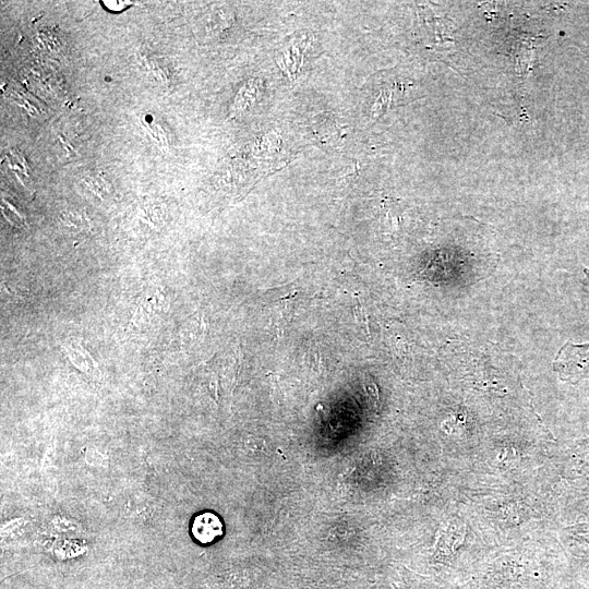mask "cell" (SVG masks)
<instances>
[{
	"label": "cell",
	"mask_w": 589,
	"mask_h": 589,
	"mask_svg": "<svg viewBox=\"0 0 589 589\" xmlns=\"http://www.w3.org/2000/svg\"><path fill=\"white\" fill-rule=\"evenodd\" d=\"M191 532L194 539L200 543H212L223 536V521L216 514L212 512L201 513L194 517L191 526Z\"/></svg>",
	"instance_id": "7a4b0ae2"
},
{
	"label": "cell",
	"mask_w": 589,
	"mask_h": 589,
	"mask_svg": "<svg viewBox=\"0 0 589 589\" xmlns=\"http://www.w3.org/2000/svg\"><path fill=\"white\" fill-rule=\"evenodd\" d=\"M5 160L14 177L27 189L28 182L31 181L29 167L23 155L15 149H11L7 153Z\"/></svg>",
	"instance_id": "5b68a950"
},
{
	"label": "cell",
	"mask_w": 589,
	"mask_h": 589,
	"mask_svg": "<svg viewBox=\"0 0 589 589\" xmlns=\"http://www.w3.org/2000/svg\"><path fill=\"white\" fill-rule=\"evenodd\" d=\"M83 182L98 197L109 193V183L100 173L91 172L83 178Z\"/></svg>",
	"instance_id": "52a82bcc"
},
{
	"label": "cell",
	"mask_w": 589,
	"mask_h": 589,
	"mask_svg": "<svg viewBox=\"0 0 589 589\" xmlns=\"http://www.w3.org/2000/svg\"><path fill=\"white\" fill-rule=\"evenodd\" d=\"M60 220L69 229H79L85 224L84 217L77 212H64L60 215Z\"/></svg>",
	"instance_id": "9c48e42d"
},
{
	"label": "cell",
	"mask_w": 589,
	"mask_h": 589,
	"mask_svg": "<svg viewBox=\"0 0 589 589\" xmlns=\"http://www.w3.org/2000/svg\"><path fill=\"white\" fill-rule=\"evenodd\" d=\"M142 61L146 72L154 81L168 85L171 82V71L164 59L154 55H143Z\"/></svg>",
	"instance_id": "277c9868"
},
{
	"label": "cell",
	"mask_w": 589,
	"mask_h": 589,
	"mask_svg": "<svg viewBox=\"0 0 589 589\" xmlns=\"http://www.w3.org/2000/svg\"><path fill=\"white\" fill-rule=\"evenodd\" d=\"M101 4L109 11L111 12H119V11H122L124 10L125 8H128L130 4H132L131 2L129 1H113V0H109V1H101Z\"/></svg>",
	"instance_id": "8fae6325"
},
{
	"label": "cell",
	"mask_w": 589,
	"mask_h": 589,
	"mask_svg": "<svg viewBox=\"0 0 589 589\" xmlns=\"http://www.w3.org/2000/svg\"><path fill=\"white\" fill-rule=\"evenodd\" d=\"M293 315V302L291 300H280L271 310L269 318L276 332L283 330L291 321Z\"/></svg>",
	"instance_id": "8992f818"
},
{
	"label": "cell",
	"mask_w": 589,
	"mask_h": 589,
	"mask_svg": "<svg viewBox=\"0 0 589 589\" xmlns=\"http://www.w3.org/2000/svg\"><path fill=\"white\" fill-rule=\"evenodd\" d=\"M553 370L566 382L578 383L589 377V342L575 345L566 341L553 361Z\"/></svg>",
	"instance_id": "6da1fadb"
},
{
	"label": "cell",
	"mask_w": 589,
	"mask_h": 589,
	"mask_svg": "<svg viewBox=\"0 0 589 589\" xmlns=\"http://www.w3.org/2000/svg\"><path fill=\"white\" fill-rule=\"evenodd\" d=\"M140 121L155 145L160 149L169 151L171 135L163 120L153 112H143Z\"/></svg>",
	"instance_id": "3957f363"
},
{
	"label": "cell",
	"mask_w": 589,
	"mask_h": 589,
	"mask_svg": "<svg viewBox=\"0 0 589 589\" xmlns=\"http://www.w3.org/2000/svg\"><path fill=\"white\" fill-rule=\"evenodd\" d=\"M304 358H305L306 364H309L311 368H316V369L322 368L323 353H322L321 348L317 345L315 344L309 345L304 352Z\"/></svg>",
	"instance_id": "ba28073f"
},
{
	"label": "cell",
	"mask_w": 589,
	"mask_h": 589,
	"mask_svg": "<svg viewBox=\"0 0 589 589\" xmlns=\"http://www.w3.org/2000/svg\"><path fill=\"white\" fill-rule=\"evenodd\" d=\"M353 313L358 323L364 328L365 333L369 334L368 316L364 306L359 299L353 301Z\"/></svg>",
	"instance_id": "30bf717a"
}]
</instances>
